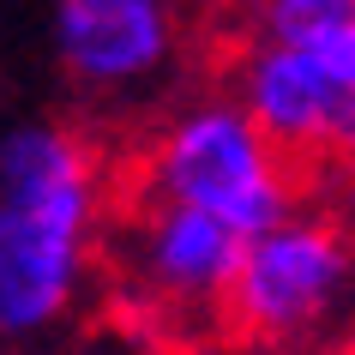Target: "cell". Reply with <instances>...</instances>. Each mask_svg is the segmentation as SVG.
<instances>
[{"label":"cell","instance_id":"6da1fadb","mask_svg":"<svg viewBox=\"0 0 355 355\" xmlns=\"http://www.w3.org/2000/svg\"><path fill=\"white\" fill-rule=\"evenodd\" d=\"M103 235V157L67 121L0 132V337L31 343L78 307Z\"/></svg>","mask_w":355,"mask_h":355},{"label":"cell","instance_id":"7a4b0ae2","mask_svg":"<svg viewBox=\"0 0 355 355\" xmlns=\"http://www.w3.org/2000/svg\"><path fill=\"white\" fill-rule=\"evenodd\" d=\"M295 187V157L247 114L235 91L175 109L145 157V193L199 205L241 235H259L289 217Z\"/></svg>","mask_w":355,"mask_h":355},{"label":"cell","instance_id":"3957f363","mask_svg":"<svg viewBox=\"0 0 355 355\" xmlns=\"http://www.w3.org/2000/svg\"><path fill=\"white\" fill-rule=\"evenodd\" d=\"M355 313V235L337 217L289 211L271 229L247 235L229 277V331L265 349H301L331 337Z\"/></svg>","mask_w":355,"mask_h":355},{"label":"cell","instance_id":"277c9868","mask_svg":"<svg viewBox=\"0 0 355 355\" xmlns=\"http://www.w3.org/2000/svg\"><path fill=\"white\" fill-rule=\"evenodd\" d=\"M55 60L91 103H145L181 55L175 0H49Z\"/></svg>","mask_w":355,"mask_h":355},{"label":"cell","instance_id":"5b68a950","mask_svg":"<svg viewBox=\"0 0 355 355\" xmlns=\"http://www.w3.org/2000/svg\"><path fill=\"white\" fill-rule=\"evenodd\" d=\"M241 247L247 235L229 229L223 217L145 193V205L132 211L127 235H121V271L145 301L168 313H223Z\"/></svg>","mask_w":355,"mask_h":355},{"label":"cell","instance_id":"8992f818","mask_svg":"<svg viewBox=\"0 0 355 355\" xmlns=\"http://www.w3.org/2000/svg\"><path fill=\"white\" fill-rule=\"evenodd\" d=\"M235 96L301 163V157H331L349 85L325 67L319 49H301V42H253L241 55V67H235Z\"/></svg>","mask_w":355,"mask_h":355},{"label":"cell","instance_id":"52a82bcc","mask_svg":"<svg viewBox=\"0 0 355 355\" xmlns=\"http://www.w3.org/2000/svg\"><path fill=\"white\" fill-rule=\"evenodd\" d=\"M253 12V37L259 42H301L313 49L331 31L355 19V0H247Z\"/></svg>","mask_w":355,"mask_h":355},{"label":"cell","instance_id":"ba28073f","mask_svg":"<svg viewBox=\"0 0 355 355\" xmlns=\"http://www.w3.org/2000/svg\"><path fill=\"white\" fill-rule=\"evenodd\" d=\"M331 157H343V163L355 168V91H349V103H343V121H337V139H331Z\"/></svg>","mask_w":355,"mask_h":355}]
</instances>
